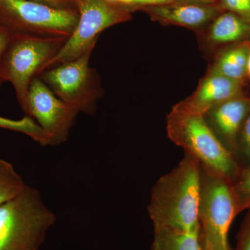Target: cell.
I'll return each mask as SVG.
<instances>
[{"mask_svg": "<svg viewBox=\"0 0 250 250\" xmlns=\"http://www.w3.org/2000/svg\"><path fill=\"white\" fill-rule=\"evenodd\" d=\"M250 52L249 41L221 49L215 54L208 71L220 74L231 80L244 82Z\"/></svg>", "mask_w": 250, "mask_h": 250, "instance_id": "cell-14", "label": "cell"}, {"mask_svg": "<svg viewBox=\"0 0 250 250\" xmlns=\"http://www.w3.org/2000/svg\"><path fill=\"white\" fill-rule=\"evenodd\" d=\"M215 5L222 12L233 13L250 24V0H218Z\"/></svg>", "mask_w": 250, "mask_h": 250, "instance_id": "cell-20", "label": "cell"}, {"mask_svg": "<svg viewBox=\"0 0 250 250\" xmlns=\"http://www.w3.org/2000/svg\"><path fill=\"white\" fill-rule=\"evenodd\" d=\"M250 112V98L241 95L217 105L204 115L213 134L233 157L238 135Z\"/></svg>", "mask_w": 250, "mask_h": 250, "instance_id": "cell-10", "label": "cell"}, {"mask_svg": "<svg viewBox=\"0 0 250 250\" xmlns=\"http://www.w3.org/2000/svg\"><path fill=\"white\" fill-rule=\"evenodd\" d=\"M94 48L74 60L47 69L39 76L59 98L87 115L95 113L98 100L103 95L98 72L90 66Z\"/></svg>", "mask_w": 250, "mask_h": 250, "instance_id": "cell-8", "label": "cell"}, {"mask_svg": "<svg viewBox=\"0 0 250 250\" xmlns=\"http://www.w3.org/2000/svg\"><path fill=\"white\" fill-rule=\"evenodd\" d=\"M26 185L12 164L0 159V205L17 196Z\"/></svg>", "mask_w": 250, "mask_h": 250, "instance_id": "cell-16", "label": "cell"}, {"mask_svg": "<svg viewBox=\"0 0 250 250\" xmlns=\"http://www.w3.org/2000/svg\"><path fill=\"white\" fill-rule=\"evenodd\" d=\"M177 1L178 0H135L134 4L130 8V11L132 13L134 11H139L143 7L172 4Z\"/></svg>", "mask_w": 250, "mask_h": 250, "instance_id": "cell-23", "label": "cell"}, {"mask_svg": "<svg viewBox=\"0 0 250 250\" xmlns=\"http://www.w3.org/2000/svg\"><path fill=\"white\" fill-rule=\"evenodd\" d=\"M197 34L202 47L213 55L223 45L248 41L250 24L233 13L223 11Z\"/></svg>", "mask_w": 250, "mask_h": 250, "instance_id": "cell-13", "label": "cell"}, {"mask_svg": "<svg viewBox=\"0 0 250 250\" xmlns=\"http://www.w3.org/2000/svg\"><path fill=\"white\" fill-rule=\"evenodd\" d=\"M72 1L79 14L76 27L58 53L44 65L41 74L50 67L78 58L95 47L103 31L132 18L129 9L106 0Z\"/></svg>", "mask_w": 250, "mask_h": 250, "instance_id": "cell-6", "label": "cell"}, {"mask_svg": "<svg viewBox=\"0 0 250 250\" xmlns=\"http://www.w3.org/2000/svg\"><path fill=\"white\" fill-rule=\"evenodd\" d=\"M11 37V33L4 27L0 26V85L5 82L3 75V61Z\"/></svg>", "mask_w": 250, "mask_h": 250, "instance_id": "cell-22", "label": "cell"}, {"mask_svg": "<svg viewBox=\"0 0 250 250\" xmlns=\"http://www.w3.org/2000/svg\"><path fill=\"white\" fill-rule=\"evenodd\" d=\"M139 11L146 13L152 21L162 25L179 26L196 33L207 27L222 12L215 4L183 2L147 6Z\"/></svg>", "mask_w": 250, "mask_h": 250, "instance_id": "cell-11", "label": "cell"}, {"mask_svg": "<svg viewBox=\"0 0 250 250\" xmlns=\"http://www.w3.org/2000/svg\"><path fill=\"white\" fill-rule=\"evenodd\" d=\"M232 185L240 213L250 209V166L240 168Z\"/></svg>", "mask_w": 250, "mask_h": 250, "instance_id": "cell-18", "label": "cell"}, {"mask_svg": "<svg viewBox=\"0 0 250 250\" xmlns=\"http://www.w3.org/2000/svg\"><path fill=\"white\" fill-rule=\"evenodd\" d=\"M134 1L135 0H118L117 4L124 6V7L126 8V9H129L130 11V8L134 4Z\"/></svg>", "mask_w": 250, "mask_h": 250, "instance_id": "cell-26", "label": "cell"}, {"mask_svg": "<svg viewBox=\"0 0 250 250\" xmlns=\"http://www.w3.org/2000/svg\"><path fill=\"white\" fill-rule=\"evenodd\" d=\"M55 221L39 192L27 184L0 205V250H39Z\"/></svg>", "mask_w": 250, "mask_h": 250, "instance_id": "cell-3", "label": "cell"}, {"mask_svg": "<svg viewBox=\"0 0 250 250\" xmlns=\"http://www.w3.org/2000/svg\"><path fill=\"white\" fill-rule=\"evenodd\" d=\"M236 240V248L234 250H250V209L247 210Z\"/></svg>", "mask_w": 250, "mask_h": 250, "instance_id": "cell-21", "label": "cell"}, {"mask_svg": "<svg viewBox=\"0 0 250 250\" xmlns=\"http://www.w3.org/2000/svg\"><path fill=\"white\" fill-rule=\"evenodd\" d=\"M234 158L240 167L250 166V112L238 135Z\"/></svg>", "mask_w": 250, "mask_h": 250, "instance_id": "cell-19", "label": "cell"}, {"mask_svg": "<svg viewBox=\"0 0 250 250\" xmlns=\"http://www.w3.org/2000/svg\"><path fill=\"white\" fill-rule=\"evenodd\" d=\"M200 178L198 161L185 154L178 165L158 179L147 207L154 230L188 231L200 228Z\"/></svg>", "mask_w": 250, "mask_h": 250, "instance_id": "cell-1", "label": "cell"}, {"mask_svg": "<svg viewBox=\"0 0 250 250\" xmlns=\"http://www.w3.org/2000/svg\"><path fill=\"white\" fill-rule=\"evenodd\" d=\"M166 130L170 141L202 167L231 182L236 178L241 167L213 134L204 114L188 109L180 102L167 114Z\"/></svg>", "mask_w": 250, "mask_h": 250, "instance_id": "cell-2", "label": "cell"}, {"mask_svg": "<svg viewBox=\"0 0 250 250\" xmlns=\"http://www.w3.org/2000/svg\"><path fill=\"white\" fill-rule=\"evenodd\" d=\"M78 19L76 9H57L29 0H0V26L11 34L68 39Z\"/></svg>", "mask_w": 250, "mask_h": 250, "instance_id": "cell-7", "label": "cell"}, {"mask_svg": "<svg viewBox=\"0 0 250 250\" xmlns=\"http://www.w3.org/2000/svg\"><path fill=\"white\" fill-rule=\"evenodd\" d=\"M22 111L40 126L47 146L65 142L80 113L59 98L39 77L31 82Z\"/></svg>", "mask_w": 250, "mask_h": 250, "instance_id": "cell-9", "label": "cell"}, {"mask_svg": "<svg viewBox=\"0 0 250 250\" xmlns=\"http://www.w3.org/2000/svg\"><path fill=\"white\" fill-rule=\"evenodd\" d=\"M243 83L244 82L207 71L200 80L196 90L182 103L188 109L205 115L217 105L241 95Z\"/></svg>", "mask_w": 250, "mask_h": 250, "instance_id": "cell-12", "label": "cell"}, {"mask_svg": "<svg viewBox=\"0 0 250 250\" xmlns=\"http://www.w3.org/2000/svg\"><path fill=\"white\" fill-rule=\"evenodd\" d=\"M247 76L250 78V52L248 57V65H247Z\"/></svg>", "mask_w": 250, "mask_h": 250, "instance_id": "cell-28", "label": "cell"}, {"mask_svg": "<svg viewBox=\"0 0 250 250\" xmlns=\"http://www.w3.org/2000/svg\"><path fill=\"white\" fill-rule=\"evenodd\" d=\"M218 0H178L176 2L193 3V4H215Z\"/></svg>", "mask_w": 250, "mask_h": 250, "instance_id": "cell-25", "label": "cell"}, {"mask_svg": "<svg viewBox=\"0 0 250 250\" xmlns=\"http://www.w3.org/2000/svg\"><path fill=\"white\" fill-rule=\"evenodd\" d=\"M106 1H108V2L113 3V4H117V1H118V0H106Z\"/></svg>", "mask_w": 250, "mask_h": 250, "instance_id": "cell-29", "label": "cell"}, {"mask_svg": "<svg viewBox=\"0 0 250 250\" xmlns=\"http://www.w3.org/2000/svg\"><path fill=\"white\" fill-rule=\"evenodd\" d=\"M29 1L41 3V4L47 5L57 9H75V4L72 0H29Z\"/></svg>", "mask_w": 250, "mask_h": 250, "instance_id": "cell-24", "label": "cell"}, {"mask_svg": "<svg viewBox=\"0 0 250 250\" xmlns=\"http://www.w3.org/2000/svg\"><path fill=\"white\" fill-rule=\"evenodd\" d=\"M202 250H213L209 243L201 235Z\"/></svg>", "mask_w": 250, "mask_h": 250, "instance_id": "cell-27", "label": "cell"}, {"mask_svg": "<svg viewBox=\"0 0 250 250\" xmlns=\"http://www.w3.org/2000/svg\"><path fill=\"white\" fill-rule=\"evenodd\" d=\"M0 127L22 133L41 146H47L43 131L31 117L26 116L21 120H12L0 116Z\"/></svg>", "mask_w": 250, "mask_h": 250, "instance_id": "cell-17", "label": "cell"}, {"mask_svg": "<svg viewBox=\"0 0 250 250\" xmlns=\"http://www.w3.org/2000/svg\"><path fill=\"white\" fill-rule=\"evenodd\" d=\"M66 38L42 37L11 34L3 61L5 82L14 86L18 103L23 110L31 82L40 75L44 65L53 58Z\"/></svg>", "mask_w": 250, "mask_h": 250, "instance_id": "cell-5", "label": "cell"}, {"mask_svg": "<svg viewBox=\"0 0 250 250\" xmlns=\"http://www.w3.org/2000/svg\"><path fill=\"white\" fill-rule=\"evenodd\" d=\"M151 250H202L201 229L154 230Z\"/></svg>", "mask_w": 250, "mask_h": 250, "instance_id": "cell-15", "label": "cell"}, {"mask_svg": "<svg viewBox=\"0 0 250 250\" xmlns=\"http://www.w3.org/2000/svg\"><path fill=\"white\" fill-rule=\"evenodd\" d=\"M200 168L198 218L201 235L213 250H234L230 246L229 233L240 210L232 182L201 166Z\"/></svg>", "mask_w": 250, "mask_h": 250, "instance_id": "cell-4", "label": "cell"}]
</instances>
